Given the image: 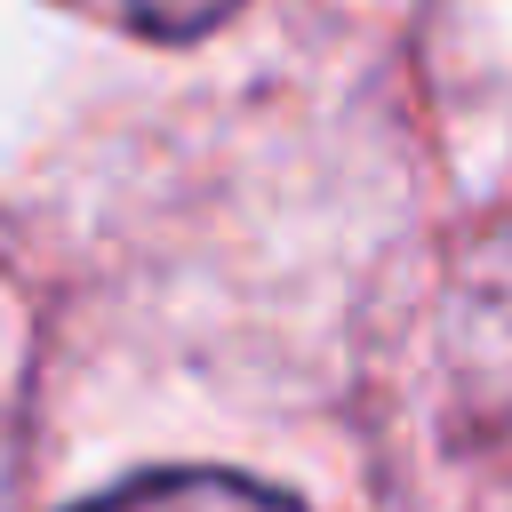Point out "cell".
<instances>
[{
  "label": "cell",
  "instance_id": "2",
  "mask_svg": "<svg viewBox=\"0 0 512 512\" xmlns=\"http://www.w3.org/2000/svg\"><path fill=\"white\" fill-rule=\"evenodd\" d=\"M80 16H104L120 32H152V40H184V32H208L232 0H64Z\"/></svg>",
  "mask_w": 512,
  "mask_h": 512
},
{
  "label": "cell",
  "instance_id": "1",
  "mask_svg": "<svg viewBox=\"0 0 512 512\" xmlns=\"http://www.w3.org/2000/svg\"><path fill=\"white\" fill-rule=\"evenodd\" d=\"M80 512H304V504H288L280 488H256L240 472H152V480H128Z\"/></svg>",
  "mask_w": 512,
  "mask_h": 512
}]
</instances>
